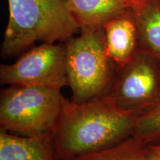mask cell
I'll return each instance as SVG.
<instances>
[{"instance_id":"1","label":"cell","mask_w":160,"mask_h":160,"mask_svg":"<svg viewBox=\"0 0 160 160\" xmlns=\"http://www.w3.org/2000/svg\"><path fill=\"white\" fill-rule=\"evenodd\" d=\"M139 115L120 108L109 96L83 103L66 100L53 132L58 160H73L131 137Z\"/></svg>"},{"instance_id":"2","label":"cell","mask_w":160,"mask_h":160,"mask_svg":"<svg viewBox=\"0 0 160 160\" xmlns=\"http://www.w3.org/2000/svg\"><path fill=\"white\" fill-rule=\"evenodd\" d=\"M9 17L1 56L20 55L42 43L65 42L80 31L68 0H8Z\"/></svg>"},{"instance_id":"3","label":"cell","mask_w":160,"mask_h":160,"mask_svg":"<svg viewBox=\"0 0 160 160\" xmlns=\"http://www.w3.org/2000/svg\"><path fill=\"white\" fill-rule=\"evenodd\" d=\"M71 102L83 103L108 95L117 67L107 52L102 27L82 28L65 42Z\"/></svg>"},{"instance_id":"4","label":"cell","mask_w":160,"mask_h":160,"mask_svg":"<svg viewBox=\"0 0 160 160\" xmlns=\"http://www.w3.org/2000/svg\"><path fill=\"white\" fill-rule=\"evenodd\" d=\"M66 100L60 90L9 86L0 94L1 131L28 137L51 133Z\"/></svg>"},{"instance_id":"5","label":"cell","mask_w":160,"mask_h":160,"mask_svg":"<svg viewBox=\"0 0 160 160\" xmlns=\"http://www.w3.org/2000/svg\"><path fill=\"white\" fill-rule=\"evenodd\" d=\"M120 108L139 117L160 105V60L140 51L117 69L108 95Z\"/></svg>"},{"instance_id":"6","label":"cell","mask_w":160,"mask_h":160,"mask_svg":"<svg viewBox=\"0 0 160 160\" xmlns=\"http://www.w3.org/2000/svg\"><path fill=\"white\" fill-rule=\"evenodd\" d=\"M0 83L60 90L68 85L65 42L42 43L0 66Z\"/></svg>"},{"instance_id":"7","label":"cell","mask_w":160,"mask_h":160,"mask_svg":"<svg viewBox=\"0 0 160 160\" xmlns=\"http://www.w3.org/2000/svg\"><path fill=\"white\" fill-rule=\"evenodd\" d=\"M107 52L117 68L128 63L140 51L134 15L131 8L112 18L102 26Z\"/></svg>"},{"instance_id":"8","label":"cell","mask_w":160,"mask_h":160,"mask_svg":"<svg viewBox=\"0 0 160 160\" xmlns=\"http://www.w3.org/2000/svg\"><path fill=\"white\" fill-rule=\"evenodd\" d=\"M0 160H58L53 133L28 137L1 131Z\"/></svg>"},{"instance_id":"9","label":"cell","mask_w":160,"mask_h":160,"mask_svg":"<svg viewBox=\"0 0 160 160\" xmlns=\"http://www.w3.org/2000/svg\"><path fill=\"white\" fill-rule=\"evenodd\" d=\"M137 22L139 49L160 60V0H131Z\"/></svg>"},{"instance_id":"10","label":"cell","mask_w":160,"mask_h":160,"mask_svg":"<svg viewBox=\"0 0 160 160\" xmlns=\"http://www.w3.org/2000/svg\"><path fill=\"white\" fill-rule=\"evenodd\" d=\"M131 0H68L70 11L82 28L102 27L129 8Z\"/></svg>"},{"instance_id":"11","label":"cell","mask_w":160,"mask_h":160,"mask_svg":"<svg viewBox=\"0 0 160 160\" xmlns=\"http://www.w3.org/2000/svg\"><path fill=\"white\" fill-rule=\"evenodd\" d=\"M148 144L131 137L122 142L73 160H146Z\"/></svg>"},{"instance_id":"12","label":"cell","mask_w":160,"mask_h":160,"mask_svg":"<svg viewBox=\"0 0 160 160\" xmlns=\"http://www.w3.org/2000/svg\"><path fill=\"white\" fill-rule=\"evenodd\" d=\"M132 137L148 145L160 143V105L139 117Z\"/></svg>"},{"instance_id":"13","label":"cell","mask_w":160,"mask_h":160,"mask_svg":"<svg viewBox=\"0 0 160 160\" xmlns=\"http://www.w3.org/2000/svg\"><path fill=\"white\" fill-rule=\"evenodd\" d=\"M146 160H160V143L148 145Z\"/></svg>"}]
</instances>
